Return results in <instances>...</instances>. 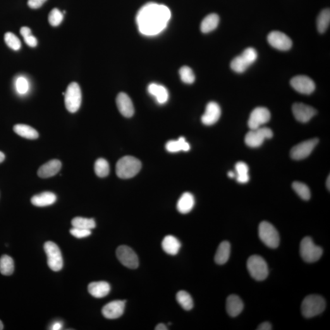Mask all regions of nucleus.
Segmentation results:
<instances>
[{
  "label": "nucleus",
  "instance_id": "obj_22",
  "mask_svg": "<svg viewBox=\"0 0 330 330\" xmlns=\"http://www.w3.org/2000/svg\"><path fill=\"white\" fill-rule=\"evenodd\" d=\"M111 287L105 281L93 282L88 286V292L92 296L102 298L109 295Z\"/></svg>",
  "mask_w": 330,
  "mask_h": 330
},
{
  "label": "nucleus",
  "instance_id": "obj_10",
  "mask_svg": "<svg viewBox=\"0 0 330 330\" xmlns=\"http://www.w3.org/2000/svg\"><path fill=\"white\" fill-rule=\"evenodd\" d=\"M273 131L267 128H259L255 130H250L245 138L246 145L251 147H258L264 142L265 139L272 138Z\"/></svg>",
  "mask_w": 330,
  "mask_h": 330
},
{
  "label": "nucleus",
  "instance_id": "obj_6",
  "mask_svg": "<svg viewBox=\"0 0 330 330\" xmlns=\"http://www.w3.org/2000/svg\"><path fill=\"white\" fill-rule=\"evenodd\" d=\"M247 269L253 278L257 281L265 280L269 275L267 262L262 257L253 255L247 261Z\"/></svg>",
  "mask_w": 330,
  "mask_h": 330
},
{
  "label": "nucleus",
  "instance_id": "obj_13",
  "mask_svg": "<svg viewBox=\"0 0 330 330\" xmlns=\"http://www.w3.org/2000/svg\"><path fill=\"white\" fill-rule=\"evenodd\" d=\"M270 114L269 110L265 107H257L251 113L249 120L248 122V128L250 130H255L261 128L262 125L270 121Z\"/></svg>",
  "mask_w": 330,
  "mask_h": 330
},
{
  "label": "nucleus",
  "instance_id": "obj_43",
  "mask_svg": "<svg viewBox=\"0 0 330 330\" xmlns=\"http://www.w3.org/2000/svg\"><path fill=\"white\" fill-rule=\"evenodd\" d=\"M23 37L26 44H27L28 46L31 47H35L37 46V38L32 35V33L26 35Z\"/></svg>",
  "mask_w": 330,
  "mask_h": 330
},
{
  "label": "nucleus",
  "instance_id": "obj_48",
  "mask_svg": "<svg viewBox=\"0 0 330 330\" xmlns=\"http://www.w3.org/2000/svg\"><path fill=\"white\" fill-rule=\"evenodd\" d=\"M228 175L229 178H235L236 174L234 172L231 171L228 172Z\"/></svg>",
  "mask_w": 330,
  "mask_h": 330
},
{
  "label": "nucleus",
  "instance_id": "obj_7",
  "mask_svg": "<svg viewBox=\"0 0 330 330\" xmlns=\"http://www.w3.org/2000/svg\"><path fill=\"white\" fill-rule=\"evenodd\" d=\"M259 237L265 245L270 248H278L279 236L278 231L267 221H262L259 226Z\"/></svg>",
  "mask_w": 330,
  "mask_h": 330
},
{
  "label": "nucleus",
  "instance_id": "obj_20",
  "mask_svg": "<svg viewBox=\"0 0 330 330\" xmlns=\"http://www.w3.org/2000/svg\"><path fill=\"white\" fill-rule=\"evenodd\" d=\"M61 166V162L59 160H50L40 167L37 171L38 176L41 178H51L60 171Z\"/></svg>",
  "mask_w": 330,
  "mask_h": 330
},
{
  "label": "nucleus",
  "instance_id": "obj_2",
  "mask_svg": "<svg viewBox=\"0 0 330 330\" xmlns=\"http://www.w3.org/2000/svg\"><path fill=\"white\" fill-rule=\"evenodd\" d=\"M142 168V163L132 156L121 158L117 162L116 172L117 176L121 179H130L139 173Z\"/></svg>",
  "mask_w": 330,
  "mask_h": 330
},
{
  "label": "nucleus",
  "instance_id": "obj_33",
  "mask_svg": "<svg viewBox=\"0 0 330 330\" xmlns=\"http://www.w3.org/2000/svg\"><path fill=\"white\" fill-rule=\"evenodd\" d=\"M176 300L183 310L190 311L193 308V300L187 292L181 291L176 294Z\"/></svg>",
  "mask_w": 330,
  "mask_h": 330
},
{
  "label": "nucleus",
  "instance_id": "obj_1",
  "mask_svg": "<svg viewBox=\"0 0 330 330\" xmlns=\"http://www.w3.org/2000/svg\"><path fill=\"white\" fill-rule=\"evenodd\" d=\"M171 18L168 7L154 3L143 6L136 15V23L142 34L154 36L165 29Z\"/></svg>",
  "mask_w": 330,
  "mask_h": 330
},
{
  "label": "nucleus",
  "instance_id": "obj_21",
  "mask_svg": "<svg viewBox=\"0 0 330 330\" xmlns=\"http://www.w3.org/2000/svg\"><path fill=\"white\" fill-rule=\"evenodd\" d=\"M226 311L231 317H235L240 314L243 310L242 300L236 295H229L226 300Z\"/></svg>",
  "mask_w": 330,
  "mask_h": 330
},
{
  "label": "nucleus",
  "instance_id": "obj_45",
  "mask_svg": "<svg viewBox=\"0 0 330 330\" xmlns=\"http://www.w3.org/2000/svg\"><path fill=\"white\" fill-rule=\"evenodd\" d=\"M272 325L270 324L269 322H263L262 324H260L259 327H258L257 330H271Z\"/></svg>",
  "mask_w": 330,
  "mask_h": 330
},
{
  "label": "nucleus",
  "instance_id": "obj_14",
  "mask_svg": "<svg viewBox=\"0 0 330 330\" xmlns=\"http://www.w3.org/2000/svg\"><path fill=\"white\" fill-rule=\"evenodd\" d=\"M267 40L271 46L281 51H288L293 46V41L290 37L278 31L270 33L268 35Z\"/></svg>",
  "mask_w": 330,
  "mask_h": 330
},
{
  "label": "nucleus",
  "instance_id": "obj_11",
  "mask_svg": "<svg viewBox=\"0 0 330 330\" xmlns=\"http://www.w3.org/2000/svg\"><path fill=\"white\" fill-rule=\"evenodd\" d=\"M116 257L119 262L128 269H137L139 265L138 256L131 248L126 245L119 246L116 250Z\"/></svg>",
  "mask_w": 330,
  "mask_h": 330
},
{
  "label": "nucleus",
  "instance_id": "obj_49",
  "mask_svg": "<svg viewBox=\"0 0 330 330\" xmlns=\"http://www.w3.org/2000/svg\"><path fill=\"white\" fill-rule=\"evenodd\" d=\"M4 159H5V155L3 152L0 151V164L4 161Z\"/></svg>",
  "mask_w": 330,
  "mask_h": 330
},
{
  "label": "nucleus",
  "instance_id": "obj_34",
  "mask_svg": "<svg viewBox=\"0 0 330 330\" xmlns=\"http://www.w3.org/2000/svg\"><path fill=\"white\" fill-rule=\"evenodd\" d=\"M330 23V9H325L320 13L317 20V30L320 33L326 32Z\"/></svg>",
  "mask_w": 330,
  "mask_h": 330
},
{
  "label": "nucleus",
  "instance_id": "obj_23",
  "mask_svg": "<svg viewBox=\"0 0 330 330\" xmlns=\"http://www.w3.org/2000/svg\"><path fill=\"white\" fill-rule=\"evenodd\" d=\"M148 92L154 97L159 104H165L169 99V93L166 88L157 83H151L147 88Z\"/></svg>",
  "mask_w": 330,
  "mask_h": 330
},
{
  "label": "nucleus",
  "instance_id": "obj_42",
  "mask_svg": "<svg viewBox=\"0 0 330 330\" xmlns=\"http://www.w3.org/2000/svg\"><path fill=\"white\" fill-rule=\"evenodd\" d=\"M71 235L77 238H87L92 234V231L90 229H81L78 228H74L73 227L70 230Z\"/></svg>",
  "mask_w": 330,
  "mask_h": 330
},
{
  "label": "nucleus",
  "instance_id": "obj_8",
  "mask_svg": "<svg viewBox=\"0 0 330 330\" xmlns=\"http://www.w3.org/2000/svg\"><path fill=\"white\" fill-rule=\"evenodd\" d=\"M44 250L50 269L54 272H58L63 269V259L58 246L53 241H47L44 244Z\"/></svg>",
  "mask_w": 330,
  "mask_h": 330
},
{
  "label": "nucleus",
  "instance_id": "obj_28",
  "mask_svg": "<svg viewBox=\"0 0 330 330\" xmlns=\"http://www.w3.org/2000/svg\"><path fill=\"white\" fill-rule=\"evenodd\" d=\"M166 149L171 153L186 152L190 149V145L186 142L185 138L182 136L178 140L169 141L166 144Z\"/></svg>",
  "mask_w": 330,
  "mask_h": 330
},
{
  "label": "nucleus",
  "instance_id": "obj_30",
  "mask_svg": "<svg viewBox=\"0 0 330 330\" xmlns=\"http://www.w3.org/2000/svg\"><path fill=\"white\" fill-rule=\"evenodd\" d=\"M219 22V16L217 14H210L203 19L201 24V30L203 33L211 32L216 29Z\"/></svg>",
  "mask_w": 330,
  "mask_h": 330
},
{
  "label": "nucleus",
  "instance_id": "obj_44",
  "mask_svg": "<svg viewBox=\"0 0 330 330\" xmlns=\"http://www.w3.org/2000/svg\"><path fill=\"white\" fill-rule=\"evenodd\" d=\"M47 0H28V5L32 9L40 8Z\"/></svg>",
  "mask_w": 330,
  "mask_h": 330
},
{
  "label": "nucleus",
  "instance_id": "obj_47",
  "mask_svg": "<svg viewBox=\"0 0 330 330\" xmlns=\"http://www.w3.org/2000/svg\"><path fill=\"white\" fill-rule=\"evenodd\" d=\"M155 330H167L168 329H167V327L166 325H165L164 324H159L157 325L156 327L155 328Z\"/></svg>",
  "mask_w": 330,
  "mask_h": 330
},
{
  "label": "nucleus",
  "instance_id": "obj_31",
  "mask_svg": "<svg viewBox=\"0 0 330 330\" xmlns=\"http://www.w3.org/2000/svg\"><path fill=\"white\" fill-rule=\"evenodd\" d=\"M235 168L237 181L240 183H247L250 180V176L248 175L249 168L248 165L243 162H239L237 163Z\"/></svg>",
  "mask_w": 330,
  "mask_h": 330
},
{
  "label": "nucleus",
  "instance_id": "obj_41",
  "mask_svg": "<svg viewBox=\"0 0 330 330\" xmlns=\"http://www.w3.org/2000/svg\"><path fill=\"white\" fill-rule=\"evenodd\" d=\"M16 88L18 94H25L29 90V82H28L27 79L24 76H20L16 80Z\"/></svg>",
  "mask_w": 330,
  "mask_h": 330
},
{
  "label": "nucleus",
  "instance_id": "obj_40",
  "mask_svg": "<svg viewBox=\"0 0 330 330\" xmlns=\"http://www.w3.org/2000/svg\"><path fill=\"white\" fill-rule=\"evenodd\" d=\"M63 13L58 9L54 8L50 12L49 16V21L53 26H58L63 20Z\"/></svg>",
  "mask_w": 330,
  "mask_h": 330
},
{
  "label": "nucleus",
  "instance_id": "obj_12",
  "mask_svg": "<svg viewBox=\"0 0 330 330\" xmlns=\"http://www.w3.org/2000/svg\"><path fill=\"white\" fill-rule=\"evenodd\" d=\"M318 143L319 140L317 138H313L295 146L291 150L290 155L292 159L295 160L306 159L312 154Z\"/></svg>",
  "mask_w": 330,
  "mask_h": 330
},
{
  "label": "nucleus",
  "instance_id": "obj_19",
  "mask_svg": "<svg viewBox=\"0 0 330 330\" xmlns=\"http://www.w3.org/2000/svg\"><path fill=\"white\" fill-rule=\"evenodd\" d=\"M116 104L122 115L126 118H131L133 115L135 109L132 101L126 93H119L116 98Z\"/></svg>",
  "mask_w": 330,
  "mask_h": 330
},
{
  "label": "nucleus",
  "instance_id": "obj_24",
  "mask_svg": "<svg viewBox=\"0 0 330 330\" xmlns=\"http://www.w3.org/2000/svg\"><path fill=\"white\" fill-rule=\"evenodd\" d=\"M56 199V196L54 193L45 191L39 195H35L31 200V202L35 206L45 207L54 204Z\"/></svg>",
  "mask_w": 330,
  "mask_h": 330
},
{
  "label": "nucleus",
  "instance_id": "obj_5",
  "mask_svg": "<svg viewBox=\"0 0 330 330\" xmlns=\"http://www.w3.org/2000/svg\"><path fill=\"white\" fill-rule=\"evenodd\" d=\"M300 253L305 262L312 263L320 259L323 254V250L321 247L315 245L312 238L306 237L301 241Z\"/></svg>",
  "mask_w": 330,
  "mask_h": 330
},
{
  "label": "nucleus",
  "instance_id": "obj_3",
  "mask_svg": "<svg viewBox=\"0 0 330 330\" xmlns=\"http://www.w3.org/2000/svg\"><path fill=\"white\" fill-rule=\"evenodd\" d=\"M326 308V301L322 296L310 295L305 297L301 306V313L306 318H312L321 314Z\"/></svg>",
  "mask_w": 330,
  "mask_h": 330
},
{
  "label": "nucleus",
  "instance_id": "obj_29",
  "mask_svg": "<svg viewBox=\"0 0 330 330\" xmlns=\"http://www.w3.org/2000/svg\"><path fill=\"white\" fill-rule=\"evenodd\" d=\"M13 129L18 135L26 139L35 140L39 137V133L35 128L25 124H17Z\"/></svg>",
  "mask_w": 330,
  "mask_h": 330
},
{
  "label": "nucleus",
  "instance_id": "obj_46",
  "mask_svg": "<svg viewBox=\"0 0 330 330\" xmlns=\"http://www.w3.org/2000/svg\"><path fill=\"white\" fill-rule=\"evenodd\" d=\"M62 328H63V324L60 322H56L52 325L51 329L52 330H61Z\"/></svg>",
  "mask_w": 330,
  "mask_h": 330
},
{
  "label": "nucleus",
  "instance_id": "obj_16",
  "mask_svg": "<svg viewBox=\"0 0 330 330\" xmlns=\"http://www.w3.org/2000/svg\"><path fill=\"white\" fill-rule=\"evenodd\" d=\"M293 113L296 120L300 123H306L317 114V111L310 105L302 103H296L293 105Z\"/></svg>",
  "mask_w": 330,
  "mask_h": 330
},
{
  "label": "nucleus",
  "instance_id": "obj_50",
  "mask_svg": "<svg viewBox=\"0 0 330 330\" xmlns=\"http://www.w3.org/2000/svg\"><path fill=\"white\" fill-rule=\"evenodd\" d=\"M330 176H329V178H328L327 181V188L329 189V190H330Z\"/></svg>",
  "mask_w": 330,
  "mask_h": 330
},
{
  "label": "nucleus",
  "instance_id": "obj_27",
  "mask_svg": "<svg viewBox=\"0 0 330 330\" xmlns=\"http://www.w3.org/2000/svg\"><path fill=\"white\" fill-rule=\"evenodd\" d=\"M231 254V245L228 241L220 244L215 255V261L217 264L223 265L229 260Z\"/></svg>",
  "mask_w": 330,
  "mask_h": 330
},
{
  "label": "nucleus",
  "instance_id": "obj_9",
  "mask_svg": "<svg viewBox=\"0 0 330 330\" xmlns=\"http://www.w3.org/2000/svg\"><path fill=\"white\" fill-rule=\"evenodd\" d=\"M64 95L67 110L71 113H75L80 109L82 99L80 86L77 83H71L67 88Z\"/></svg>",
  "mask_w": 330,
  "mask_h": 330
},
{
  "label": "nucleus",
  "instance_id": "obj_39",
  "mask_svg": "<svg viewBox=\"0 0 330 330\" xmlns=\"http://www.w3.org/2000/svg\"><path fill=\"white\" fill-rule=\"evenodd\" d=\"M4 41L11 49L18 51L20 50L21 44L20 39L13 33L8 32L4 35Z\"/></svg>",
  "mask_w": 330,
  "mask_h": 330
},
{
  "label": "nucleus",
  "instance_id": "obj_17",
  "mask_svg": "<svg viewBox=\"0 0 330 330\" xmlns=\"http://www.w3.org/2000/svg\"><path fill=\"white\" fill-rule=\"evenodd\" d=\"M126 303V300H116L108 303L102 308L103 315L109 319H118L124 314Z\"/></svg>",
  "mask_w": 330,
  "mask_h": 330
},
{
  "label": "nucleus",
  "instance_id": "obj_38",
  "mask_svg": "<svg viewBox=\"0 0 330 330\" xmlns=\"http://www.w3.org/2000/svg\"><path fill=\"white\" fill-rule=\"evenodd\" d=\"M179 74L182 81L186 84H192L195 81V75L190 68L188 66H183L179 71Z\"/></svg>",
  "mask_w": 330,
  "mask_h": 330
},
{
  "label": "nucleus",
  "instance_id": "obj_15",
  "mask_svg": "<svg viewBox=\"0 0 330 330\" xmlns=\"http://www.w3.org/2000/svg\"><path fill=\"white\" fill-rule=\"evenodd\" d=\"M291 85L296 92L303 94H312L315 89L314 81L306 75H297L291 79Z\"/></svg>",
  "mask_w": 330,
  "mask_h": 330
},
{
  "label": "nucleus",
  "instance_id": "obj_37",
  "mask_svg": "<svg viewBox=\"0 0 330 330\" xmlns=\"http://www.w3.org/2000/svg\"><path fill=\"white\" fill-rule=\"evenodd\" d=\"M293 188L301 199L305 201L310 199L311 191L309 187L306 184L300 183V182H294L293 183Z\"/></svg>",
  "mask_w": 330,
  "mask_h": 330
},
{
  "label": "nucleus",
  "instance_id": "obj_18",
  "mask_svg": "<svg viewBox=\"0 0 330 330\" xmlns=\"http://www.w3.org/2000/svg\"><path fill=\"white\" fill-rule=\"evenodd\" d=\"M221 109L215 102H210L205 108V113L202 117V121L205 126L214 125L221 116Z\"/></svg>",
  "mask_w": 330,
  "mask_h": 330
},
{
  "label": "nucleus",
  "instance_id": "obj_26",
  "mask_svg": "<svg viewBox=\"0 0 330 330\" xmlns=\"http://www.w3.org/2000/svg\"><path fill=\"white\" fill-rule=\"evenodd\" d=\"M195 204V200L193 195L190 193H184L179 198L177 204V209L181 214H188L194 207Z\"/></svg>",
  "mask_w": 330,
  "mask_h": 330
},
{
  "label": "nucleus",
  "instance_id": "obj_51",
  "mask_svg": "<svg viewBox=\"0 0 330 330\" xmlns=\"http://www.w3.org/2000/svg\"><path fill=\"white\" fill-rule=\"evenodd\" d=\"M4 329V326L3 324V322L0 320V330H2Z\"/></svg>",
  "mask_w": 330,
  "mask_h": 330
},
{
  "label": "nucleus",
  "instance_id": "obj_4",
  "mask_svg": "<svg viewBox=\"0 0 330 330\" xmlns=\"http://www.w3.org/2000/svg\"><path fill=\"white\" fill-rule=\"evenodd\" d=\"M257 58V50L252 47L247 48L231 63V68L237 73H243L255 63Z\"/></svg>",
  "mask_w": 330,
  "mask_h": 330
},
{
  "label": "nucleus",
  "instance_id": "obj_25",
  "mask_svg": "<svg viewBox=\"0 0 330 330\" xmlns=\"http://www.w3.org/2000/svg\"><path fill=\"white\" fill-rule=\"evenodd\" d=\"M162 246L165 253L174 256L179 253L181 249V243L175 237L168 235L165 237L163 240Z\"/></svg>",
  "mask_w": 330,
  "mask_h": 330
},
{
  "label": "nucleus",
  "instance_id": "obj_35",
  "mask_svg": "<svg viewBox=\"0 0 330 330\" xmlns=\"http://www.w3.org/2000/svg\"><path fill=\"white\" fill-rule=\"evenodd\" d=\"M72 224L74 228H78L92 230L96 226L94 219H86L83 217H75L72 220Z\"/></svg>",
  "mask_w": 330,
  "mask_h": 330
},
{
  "label": "nucleus",
  "instance_id": "obj_36",
  "mask_svg": "<svg viewBox=\"0 0 330 330\" xmlns=\"http://www.w3.org/2000/svg\"><path fill=\"white\" fill-rule=\"evenodd\" d=\"M94 171L96 175L100 178H105L110 173L109 162L104 159H97L95 162Z\"/></svg>",
  "mask_w": 330,
  "mask_h": 330
},
{
  "label": "nucleus",
  "instance_id": "obj_32",
  "mask_svg": "<svg viewBox=\"0 0 330 330\" xmlns=\"http://www.w3.org/2000/svg\"><path fill=\"white\" fill-rule=\"evenodd\" d=\"M14 270V262L13 258L8 255H3L0 258V273L2 275H11Z\"/></svg>",
  "mask_w": 330,
  "mask_h": 330
}]
</instances>
